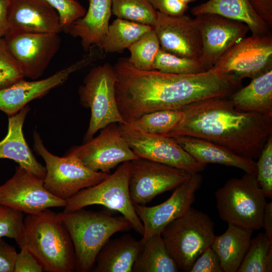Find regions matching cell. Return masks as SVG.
<instances>
[{
    "mask_svg": "<svg viewBox=\"0 0 272 272\" xmlns=\"http://www.w3.org/2000/svg\"><path fill=\"white\" fill-rule=\"evenodd\" d=\"M152 28L163 50L182 57L199 58L201 37L194 19L185 14L171 16L157 11Z\"/></svg>",
    "mask_w": 272,
    "mask_h": 272,
    "instance_id": "19",
    "label": "cell"
},
{
    "mask_svg": "<svg viewBox=\"0 0 272 272\" xmlns=\"http://www.w3.org/2000/svg\"><path fill=\"white\" fill-rule=\"evenodd\" d=\"M131 162L120 164L115 171L99 183L84 188L66 199L64 212L76 211L92 205H101L119 212L143 235V224L138 217L129 189Z\"/></svg>",
    "mask_w": 272,
    "mask_h": 272,
    "instance_id": "7",
    "label": "cell"
},
{
    "mask_svg": "<svg viewBox=\"0 0 272 272\" xmlns=\"http://www.w3.org/2000/svg\"><path fill=\"white\" fill-rule=\"evenodd\" d=\"M71 236L75 254V271H92L96 256L114 234L132 228L122 216H114L108 210L98 212L82 209L58 213Z\"/></svg>",
    "mask_w": 272,
    "mask_h": 272,
    "instance_id": "4",
    "label": "cell"
},
{
    "mask_svg": "<svg viewBox=\"0 0 272 272\" xmlns=\"http://www.w3.org/2000/svg\"><path fill=\"white\" fill-rule=\"evenodd\" d=\"M211 69L242 80L255 78L272 70V35L245 37Z\"/></svg>",
    "mask_w": 272,
    "mask_h": 272,
    "instance_id": "12",
    "label": "cell"
},
{
    "mask_svg": "<svg viewBox=\"0 0 272 272\" xmlns=\"http://www.w3.org/2000/svg\"><path fill=\"white\" fill-rule=\"evenodd\" d=\"M170 137V136H169ZM198 162L237 168L245 173L256 175V162L228 148L205 139L189 136H171Z\"/></svg>",
    "mask_w": 272,
    "mask_h": 272,
    "instance_id": "21",
    "label": "cell"
},
{
    "mask_svg": "<svg viewBox=\"0 0 272 272\" xmlns=\"http://www.w3.org/2000/svg\"><path fill=\"white\" fill-rule=\"evenodd\" d=\"M256 175L245 173L232 178L215 192L216 207L224 221L254 230L262 228L266 197Z\"/></svg>",
    "mask_w": 272,
    "mask_h": 272,
    "instance_id": "5",
    "label": "cell"
},
{
    "mask_svg": "<svg viewBox=\"0 0 272 272\" xmlns=\"http://www.w3.org/2000/svg\"><path fill=\"white\" fill-rule=\"evenodd\" d=\"M17 253L14 272H42L43 269L36 258L25 248Z\"/></svg>",
    "mask_w": 272,
    "mask_h": 272,
    "instance_id": "40",
    "label": "cell"
},
{
    "mask_svg": "<svg viewBox=\"0 0 272 272\" xmlns=\"http://www.w3.org/2000/svg\"><path fill=\"white\" fill-rule=\"evenodd\" d=\"M130 162L129 189L134 205H145L156 196L174 189L191 175L184 170L145 159Z\"/></svg>",
    "mask_w": 272,
    "mask_h": 272,
    "instance_id": "16",
    "label": "cell"
},
{
    "mask_svg": "<svg viewBox=\"0 0 272 272\" xmlns=\"http://www.w3.org/2000/svg\"><path fill=\"white\" fill-rule=\"evenodd\" d=\"M183 116L180 110H158L144 114L127 124L144 132L167 135L178 126Z\"/></svg>",
    "mask_w": 272,
    "mask_h": 272,
    "instance_id": "30",
    "label": "cell"
},
{
    "mask_svg": "<svg viewBox=\"0 0 272 272\" xmlns=\"http://www.w3.org/2000/svg\"><path fill=\"white\" fill-rule=\"evenodd\" d=\"M112 13L117 18L153 27L157 11L148 0H111Z\"/></svg>",
    "mask_w": 272,
    "mask_h": 272,
    "instance_id": "32",
    "label": "cell"
},
{
    "mask_svg": "<svg viewBox=\"0 0 272 272\" xmlns=\"http://www.w3.org/2000/svg\"><path fill=\"white\" fill-rule=\"evenodd\" d=\"M33 139L34 150L45 163L44 186L58 198L66 200L79 191L99 183L110 174L90 169L73 155L59 157L52 154L45 148L36 131Z\"/></svg>",
    "mask_w": 272,
    "mask_h": 272,
    "instance_id": "9",
    "label": "cell"
},
{
    "mask_svg": "<svg viewBox=\"0 0 272 272\" xmlns=\"http://www.w3.org/2000/svg\"><path fill=\"white\" fill-rule=\"evenodd\" d=\"M202 181L203 177L199 173H192L163 202L152 207L134 205L135 212L144 226L140 240L144 241L152 235L161 234L169 224L183 215L194 202L195 193Z\"/></svg>",
    "mask_w": 272,
    "mask_h": 272,
    "instance_id": "17",
    "label": "cell"
},
{
    "mask_svg": "<svg viewBox=\"0 0 272 272\" xmlns=\"http://www.w3.org/2000/svg\"><path fill=\"white\" fill-rule=\"evenodd\" d=\"M194 16L216 14L246 25L253 35L270 33V27L258 15L249 0H209L193 8Z\"/></svg>",
    "mask_w": 272,
    "mask_h": 272,
    "instance_id": "24",
    "label": "cell"
},
{
    "mask_svg": "<svg viewBox=\"0 0 272 272\" xmlns=\"http://www.w3.org/2000/svg\"><path fill=\"white\" fill-rule=\"evenodd\" d=\"M142 243L129 234L109 239L98 253L93 272H132Z\"/></svg>",
    "mask_w": 272,
    "mask_h": 272,
    "instance_id": "25",
    "label": "cell"
},
{
    "mask_svg": "<svg viewBox=\"0 0 272 272\" xmlns=\"http://www.w3.org/2000/svg\"><path fill=\"white\" fill-rule=\"evenodd\" d=\"M103 53L99 48L92 47L81 59L46 78L32 81L23 79L0 89V110L9 117L17 114L31 101L61 85L74 73L101 58Z\"/></svg>",
    "mask_w": 272,
    "mask_h": 272,
    "instance_id": "13",
    "label": "cell"
},
{
    "mask_svg": "<svg viewBox=\"0 0 272 272\" xmlns=\"http://www.w3.org/2000/svg\"><path fill=\"white\" fill-rule=\"evenodd\" d=\"M253 230L228 224L227 230L215 236L211 246L223 272H237L250 246Z\"/></svg>",
    "mask_w": 272,
    "mask_h": 272,
    "instance_id": "26",
    "label": "cell"
},
{
    "mask_svg": "<svg viewBox=\"0 0 272 272\" xmlns=\"http://www.w3.org/2000/svg\"><path fill=\"white\" fill-rule=\"evenodd\" d=\"M180 110L181 121L166 135L205 139L254 160L272 135V115L239 111L228 97L202 99Z\"/></svg>",
    "mask_w": 272,
    "mask_h": 272,
    "instance_id": "2",
    "label": "cell"
},
{
    "mask_svg": "<svg viewBox=\"0 0 272 272\" xmlns=\"http://www.w3.org/2000/svg\"><path fill=\"white\" fill-rule=\"evenodd\" d=\"M116 76L114 66L105 63L92 67L79 89L81 104L89 108L90 119L84 143L107 125L126 123L118 110L115 97Z\"/></svg>",
    "mask_w": 272,
    "mask_h": 272,
    "instance_id": "8",
    "label": "cell"
},
{
    "mask_svg": "<svg viewBox=\"0 0 272 272\" xmlns=\"http://www.w3.org/2000/svg\"><path fill=\"white\" fill-rule=\"evenodd\" d=\"M141 242L142 247L133 265L132 272L179 271L161 234L152 235Z\"/></svg>",
    "mask_w": 272,
    "mask_h": 272,
    "instance_id": "28",
    "label": "cell"
},
{
    "mask_svg": "<svg viewBox=\"0 0 272 272\" xmlns=\"http://www.w3.org/2000/svg\"><path fill=\"white\" fill-rule=\"evenodd\" d=\"M228 98L239 111L272 115V70L252 79Z\"/></svg>",
    "mask_w": 272,
    "mask_h": 272,
    "instance_id": "27",
    "label": "cell"
},
{
    "mask_svg": "<svg viewBox=\"0 0 272 272\" xmlns=\"http://www.w3.org/2000/svg\"><path fill=\"white\" fill-rule=\"evenodd\" d=\"M27 249L43 271H75V254L69 232L58 213L46 209L26 215L22 232L16 241Z\"/></svg>",
    "mask_w": 272,
    "mask_h": 272,
    "instance_id": "3",
    "label": "cell"
},
{
    "mask_svg": "<svg viewBox=\"0 0 272 272\" xmlns=\"http://www.w3.org/2000/svg\"><path fill=\"white\" fill-rule=\"evenodd\" d=\"M24 78L21 70L9 52L3 38L0 39V89Z\"/></svg>",
    "mask_w": 272,
    "mask_h": 272,
    "instance_id": "36",
    "label": "cell"
},
{
    "mask_svg": "<svg viewBox=\"0 0 272 272\" xmlns=\"http://www.w3.org/2000/svg\"><path fill=\"white\" fill-rule=\"evenodd\" d=\"M152 29L149 25L116 18L109 25L100 49L104 53H122Z\"/></svg>",
    "mask_w": 272,
    "mask_h": 272,
    "instance_id": "29",
    "label": "cell"
},
{
    "mask_svg": "<svg viewBox=\"0 0 272 272\" xmlns=\"http://www.w3.org/2000/svg\"><path fill=\"white\" fill-rule=\"evenodd\" d=\"M29 110L27 105L17 114L9 117L7 134L0 141V159L13 160L19 166L44 179L45 167L37 161L23 134V126Z\"/></svg>",
    "mask_w": 272,
    "mask_h": 272,
    "instance_id": "22",
    "label": "cell"
},
{
    "mask_svg": "<svg viewBox=\"0 0 272 272\" xmlns=\"http://www.w3.org/2000/svg\"><path fill=\"white\" fill-rule=\"evenodd\" d=\"M262 228L264 234L272 241V202H267L264 209L262 220Z\"/></svg>",
    "mask_w": 272,
    "mask_h": 272,
    "instance_id": "45",
    "label": "cell"
},
{
    "mask_svg": "<svg viewBox=\"0 0 272 272\" xmlns=\"http://www.w3.org/2000/svg\"><path fill=\"white\" fill-rule=\"evenodd\" d=\"M3 39L24 77L32 80L43 75L61 44L56 33L10 30Z\"/></svg>",
    "mask_w": 272,
    "mask_h": 272,
    "instance_id": "11",
    "label": "cell"
},
{
    "mask_svg": "<svg viewBox=\"0 0 272 272\" xmlns=\"http://www.w3.org/2000/svg\"><path fill=\"white\" fill-rule=\"evenodd\" d=\"M272 271V241L264 233L252 238L237 272Z\"/></svg>",
    "mask_w": 272,
    "mask_h": 272,
    "instance_id": "31",
    "label": "cell"
},
{
    "mask_svg": "<svg viewBox=\"0 0 272 272\" xmlns=\"http://www.w3.org/2000/svg\"><path fill=\"white\" fill-rule=\"evenodd\" d=\"M179 270L188 271L215 237V223L207 214L190 207L161 233Z\"/></svg>",
    "mask_w": 272,
    "mask_h": 272,
    "instance_id": "6",
    "label": "cell"
},
{
    "mask_svg": "<svg viewBox=\"0 0 272 272\" xmlns=\"http://www.w3.org/2000/svg\"><path fill=\"white\" fill-rule=\"evenodd\" d=\"M200 32L202 50L199 60L208 70L231 48L246 36L245 24L213 14L195 16Z\"/></svg>",
    "mask_w": 272,
    "mask_h": 272,
    "instance_id": "18",
    "label": "cell"
},
{
    "mask_svg": "<svg viewBox=\"0 0 272 272\" xmlns=\"http://www.w3.org/2000/svg\"><path fill=\"white\" fill-rule=\"evenodd\" d=\"M256 162V179L266 198L272 197V135L266 141Z\"/></svg>",
    "mask_w": 272,
    "mask_h": 272,
    "instance_id": "35",
    "label": "cell"
},
{
    "mask_svg": "<svg viewBox=\"0 0 272 272\" xmlns=\"http://www.w3.org/2000/svg\"><path fill=\"white\" fill-rule=\"evenodd\" d=\"M111 14V0H89V7L85 14L74 22L65 33L80 38L86 51L93 47L100 49L108 31Z\"/></svg>",
    "mask_w": 272,
    "mask_h": 272,
    "instance_id": "23",
    "label": "cell"
},
{
    "mask_svg": "<svg viewBox=\"0 0 272 272\" xmlns=\"http://www.w3.org/2000/svg\"><path fill=\"white\" fill-rule=\"evenodd\" d=\"M121 135L129 148L140 158L161 163L190 174L199 173L206 165L196 161L171 137L144 132L118 124Z\"/></svg>",
    "mask_w": 272,
    "mask_h": 272,
    "instance_id": "10",
    "label": "cell"
},
{
    "mask_svg": "<svg viewBox=\"0 0 272 272\" xmlns=\"http://www.w3.org/2000/svg\"><path fill=\"white\" fill-rule=\"evenodd\" d=\"M115 97L126 123L144 114L163 110H180L202 99L226 97L238 90L241 81L210 69L191 75H176L134 67L128 57L114 66Z\"/></svg>",
    "mask_w": 272,
    "mask_h": 272,
    "instance_id": "1",
    "label": "cell"
},
{
    "mask_svg": "<svg viewBox=\"0 0 272 272\" xmlns=\"http://www.w3.org/2000/svg\"><path fill=\"white\" fill-rule=\"evenodd\" d=\"M189 272H223L219 257L211 247L195 260Z\"/></svg>",
    "mask_w": 272,
    "mask_h": 272,
    "instance_id": "39",
    "label": "cell"
},
{
    "mask_svg": "<svg viewBox=\"0 0 272 272\" xmlns=\"http://www.w3.org/2000/svg\"><path fill=\"white\" fill-rule=\"evenodd\" d=\"M17 252L14 246L0 238V272H14Z\"/></svg>",
    "mask_w": 272,
    "mask_h": 272,
    "instance_id": "42",
    "label": "cell"
},
{
    "mask_svg": "<svg viewBox=\"0 0 272 272\" xmlns=\"http://www.w3.org/2000/svg\"><path fill=\"white\" fill-rule=\"evenodd\" d=\"M153 70L176 75L195 74L207 71L199 58L176 55L161 47L156 56Z\"/></svg>",
    "mask_w": 272,
    "mask_h": 272,
    "instance_id": "33",
    "label": "cell"
},
{
    "mask_svg": "<svg viewBox=\"0 0 272 272\" xmlns=\"http://www.w3.org/2000/svg\"><path fill=\"white\" fill-rule=\"evenodd\" d=\"M58 12L63 31L65 32L71 24L82 17L86 10L76 0H45Z\"/></svg>",
    "mask_w": 272,
    "mask_h": 272,
    "instance_id": "38",
    "label": "cell"
},
{
    "mask_svg": "<svg viewBox=\"0 0 272 272\" xmlns=\"http://www.w3.org/2000/svg\"><path fill=\"white\" fill-rule=\"evenodd\" d=\"M65 203V200L45 188L43 178L20 166L16 167L13 176L0 185V205L26 215L50 208L64 207Z\"/></svg>",
    "mask_w": 272,
    "mask_h": 272,
    "instance_id": "14",
    "label": "cell"
},
{
    "mask_svg": "<svg viewBox=\"0 0 272 272\" xmlns=\"http://www.w3.org/2000/svg\"><path fill=\"white\" fill-rule=\"evenodd\" d=\"M157 11L171 16L184 14L188 5L179 0H148Z\"/></svg>",
    "mask_w": 272,
    "mask_h": 272,
    "instance_id": "41",
    "label": "cell"
},
{
    "mask_svg": "<svg viewBox=\"0 0 272 272\" xmlns=\"http://www.w3.org/2000/svg\"><path fill=\"white\" fill-rule=\"evenodd\" d=\"M24 218L22 212L0 205V238L6 237L17 241L22 232Z\"/></svg>",
    "mask_w": 272,
    "mask_h": 272,
    "instance_id": "37",
    "label": "cell"
},
{
    "mask_svg": "<svg viewBox=\"0 0 272 272\" xmlns=\"http://www.w3.org/2000/svg\"><path fill=\"white\" fill-rule=\"evenodd\" d=\"M179 1L188 5L189 3L194 2L196 0H179Z\"/></svg>",
    "mask_w": 272,
    "mask_h": 272,
    "instance_id": "46",
    "label": "cell"
},
{
    "mask_svg": "<svg viewBox=\"0 0 272 272\" xmlns=\"http://www.w3.org/2000/svg\"><path fill=\"white\" fill-rule=\"evenodd\" d=\"M254 9L271 28L272 26V0H249Z\"/></svg>",
    "mask_w": 272,
    "mask_h": 272,
    "instance_id": "43",
    "label": "cell"
},
{
    "mask_svg": "<svg viewBox=\"0 0 272 272\" xmlns=\"http://www.w3.org/2000/svg\"><path fill=\"white\" fill-rule=\"evenodd\" d=\"M10 30L8 20V0H0V39Z\"/></svg>",
    "mask_w": 272,
    "mask_h": 272,
    "instance_id": "44",
    "label": "cell"
},
{
    "mask_svg": "<svg viewBox=\"0 0 272 272\" xmlns=\"http://www.w3.org/2000/svg\"><path fill=\"white\" fill-rule=\"evenodd\" d=\"M8 20L10 30L56 34L63 31L59 14L45 0H8Z\"/></svg>",
    "mask_w": 272,
    "mask_h": 272,
    "instance_id": "20",
    "label": "cell"
},
{
    "mask_svg": "<svg viewBox=\"0 0 272 272\" xmlns=\"http://www.w3.org/2000/svg\"><path fill=\"white\" fill-rule=\"evenodd\" d=\"M160 48L159 40L152 29L128 48L130 54L128 61L137 69L152 70Z\"/></svg>",
    "mask_w": 272,
    "mask_h": 272,
    "instance_id": "34",
    "label": "cell"
},
{
    "mask_svg": "<svg viewBox=\"0 0 272 272\" xmlns=\"http://www.w3.org/2000/svg\"><path fill=\"white\" fill-rule=\"evenodd\" d=\"M66 154L75 156L93 171L107 173L119 164L140 158L129 148L115 123L102 129L96 137L72 148Z\"/></svg>",
    "mask_w": 272,
    "mask_h": 272,
    "instance_id": "15",
    "label": "cell"
}]
</instances>
